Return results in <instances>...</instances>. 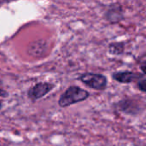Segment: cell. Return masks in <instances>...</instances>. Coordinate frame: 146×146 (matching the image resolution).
Returning <instances> with one entry per match:
<instances>
[{"mask_svg":"<svg viewBox=\"0 0 146 146\" xmlns=\"http://www.w3.org/2000/svg\"><path fill=\"white\" fill-rule=\"evenodd\" d=\"M89 97L90 93L88 91L77 86H71L60 96L57 103L61 108H67L80 102H83Z\"/></svg>","mask_w":146,"mask_h":146,"instance_id":"obj_1","label":"cell"},{"mask_svg":"<svg viewBox=\"0 0 146 146\" xmlns=\"http://www.w3.org/2000/svg\"><path fill=\"white\" fill-rule=\"evenodd\" d=\"M78 80L87 87L97 91H104L108 85L107 78L101 74L85 73L80 74Z\"/></svg>","mask_w":146,"mask_h":146,"instance_id":"obj_2","label":"cell"},{"mask_svg":"<svg viewBox=\"0 0 146 146\" xmlns=\"http://www.w3.org/2000/svg\"><path fill=\"white\" fill-rule=\"evenodd\" d=\"M55 87V85L50 82H38L28 89L27 97L32 101L38 100L46 96Z\"/></svg>","mask_w":146,"mask_h":146,"instance_id":"obj_3","label":"cell"},{"mask_svg":"<svg viewBox=\"0 0 146 146\" xmlns=\"http://www.w3.org/2000/svg\"><path fill=\"white\" fill-rule=\"evenodd\" d=\"M144 77H145V75L143 74H139L128 70L117 71L112 74V78L115 81L121 84H131L133 82H137Z\"/></svg>","mask_w":146,"mask_h":146,"instance_id":"obj_4","label":"cell"},{"mask_svg":"<svg viewBox=\"0 0 146 146\" xmlns=\"http://www.w3.org/2000/svg\"><path fill=\"white\" fill-rule=\"evenodd\" d=\"M105 17L110 23H117L124 18L122 6L120 3H115L110 5L108 11L105 14Z\"/></svg>","mask_w":146,"mask_h":146,"instance_id":"obj_5","label":"cell"},{"mask_svg":"<svg viewBox=\"0 0 146 146\" xmlns=\"http://www.w3.org/2000/svg\"><path fill=\"white\" fill-rule=\"evenodd\" d=\"M109 52L112 55L118 56L124 52V43L123 42H114L109 45Z\"/></svg>","mask_w":146,"mask_h":146,"instance_id":"obj_6","label":"cell"},{"mask_svg":"<svg viewBox=\"0 0 146 146\" xmlns=\"http://www.w3.org/2000/svg\"><path fill=\"white\" fill-rule=\"evenodd\" d=\"M137 87L139 91H141L142 92H146V79L145 77L142 78L141 80H139V81L136 82Z\"/></svg>","mask_w":146,"mask_h":146,"instance_id":"obj_7","label":"cell"},{"mask_svg":"<svg viewBox=\"0 0 146 146\" xmlns=\"http://www.w3.org/2000/svg\"><path fill=\"white\" fill-rule=\"evenodd\" d=\"M8 96H9L8 92H6L3 89H0V97L1 98H7Z\"/></svg>","mask_w":146,"mask_h":146,"instance_id":"obj_8","label":"cell"},{"mask_svg":"<svg viewBox=\"0 0 146 146\" xmlns=\"http://www.w3.org/2000/svg\"><path fill=\"white\" fill-rule=\"evenodd\" d=\"M1 109H2V103L0 102V110H1Z\"/></svg>","mask_w":146,"mask_h":146,"instance_id":"obj_9","label":"cell"},{"mask_svg":"<svg viewBox=\"0 0 146 146\" xmlns=\"http://www.w3.org/2000/svg\"><path fill=\"white\" fill-rule=\"evenodd\" d=\"M2 84V81H1V80H0V85Z\"/></svg>","mask_w":146,"mask_h":146,"instance_id":"obj_10","label":"cell"}]
</instances>
